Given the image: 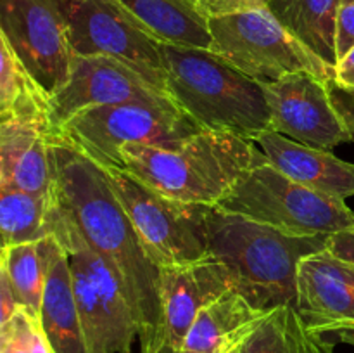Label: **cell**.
<instances>
[{"label":"cell","mask_w":354,"mask_h":353,"mask_svg":"<svg viewBox=\"0 0 354 353\" xmlns=\"http://www.w3.org/2000/svg\"><path fill=\"white\" fill-rule=\"evenodd\" d=\"M199 132L203 128L175 104L127 102L82 111L54 135L102 168L123 170L121 151L127 144H176Z\"/></svg>","instance_id":"obj_8"},{"label":"cell","mask_w":354,"mask_h":353,"mask_svg":"<svg viewBox=\"0 0 354 353\" xmlns=\"http://www.w3.org/2000/svg\"><path fill=\"white\" fill-rule=\"evenodd\" d=\"M52 196L0 189V234L3 246L38 242L48 234Z\"/></svg>","instance_id":"obj_24"},{"label":"cell","mask_w":354,"mask_h":353,"mask_svg":"<svg viewBox=\"0 0 354 353\" xmlns=\"http://www.w3.org/2000/svg\"><path fill=\"white\" fill-rule=\"evenodd\" d=\"M145 33L159 44L178 47H213L209 17L196 0H118Z\"/></svg>","instance_id":"obj_19"},{"label":"cell","mask_w":354,"mask_h":353,"mask_svg":"<svg viewBox=\"0 0 354 353\" xmlns=\"http://www.w3.org/2000/svg\"><path fill=\"white\" fill-rule=\"evenodd\" d=\"M218 208L290 235H330L354 228V211L346 201L308 189L268 158L249 168Z\"/></svg>","instance_id":"obj_6"},{"label":"cell","mask_w":354,"mask_h":353,"mask_svg":"<svg viewBox=\"0 0 354 353\" xmlns=\"http://www.w3.org/2000/svg\"><path fill=\"white\" fill-rule=\"evenodd\" d=\"M52 235L38 242L3 246L0 253V270L7 273L14 294L23 308L40 318L47 282Z\"/></svg>","instance_id":"obj_23"},{"label":"cell","mask_w":354,"mask_h":353,"mask_svg":"<svg viewBox=\"0 0 354 353\" xmlns=\"http://www.w3.org/2000/svg\"><path fill=\"white\" fill-rule=\"evenodd\" d=\"M308 353H334V346L325 341L324 336L308 331Z\"/></svg>","instance_id":"obj_33"},{"label":"cell","mask_w":354,"mask_h":353,"mask_svg":"<svg viewBox=\"0 0 354 353\" xmlns=\"http://www.w3.org/2000/svg\"><path fill=\"white\" fill-rule=\"evenodd\" d=\"M40 320L54 353H88L73 291L68 255L54 235Z\"/></svg>","instance_id":"obj_18"},{"label":"cell","mask_w":354,"mask_h":353,"mask_svg":"<svg viewBox=\"0 0 354 353\" xmlns=\"http://www.w3.org/2000/svg\"><path fill=\"white\" fill-rule=\"evenodd\" d=\"M52 158L55 203L113 270L137 318L142 353H161V269L114 196L106 170L57 135H52Z\"/></svg>","instance_id":"obj_1"},{"label":"cell","mask_w":354,"mask_h":353,"mask_svg":"<svg viewBox=\"0 0 354 353\" xmlns=\"http://www.w3.org/2000/svg\"><path fill=\"white\" fill-rule=\"evenodd\" d=\"M330 96L335 109L341 114L342 121L348 128L351 142H354V92L341 89L334 82H330Z\"/></svg>","instance_id":"obj_29"},{"label":"cell","mask_w":354,"mask_h":353,"mask_svg":"<svg viewBox=\"0 0 354 353\" xmlns=\"http://www.w3.org/2000/svg\"><path fill=\"white\" fill-rule=\"evenodd\" d=\"M75 55H111L166 92L159 42L118 0H54ZM168 93V92H166Z\"/></svg>","instance_id":"obj_10"},{"label":"cell","mask_w":354,"mask_h":353,"mask_svg":"<svg viewBox=\"0 0 354 353\" xmlns=\"http://www.w3.org/2000/svg\"><path fill=\"white\" fill-rule=\"evenodd\" d=\"M48 234L61 242L68 255L88 353H130L135 338H138L133 310L113 270L55 203L54 192L48 211Z\"/></svg>","instance_id":"obj_5"},{"label":"cell","mask_w":354,"mask_h":353,"mask_svg":"<svg viewBox=\"0 0 354 353\" xmlns=\"http://www.w3.org/2000/svg\"><path fill=\"white\" fill-rule=\"evenodd\" d=\"M211 51L259 83L306 71L334 82L335 66L315 54L268 7L209 17Z\"/></svg>","instance_id":"obj_7"},{"label":"cell","mask_w":354,"mask_h":353,"mask_svg":"<svg viewBox=\"0 0 354 353\" xmlns=\"http://www.w3.org/2000/svg\"><path fill=\"white\" fill-rule=\"evenodd\" d=\"M0 37L48 96L66 85L75 54L54 0H0Z\"/></svg>","instance_id":"obj_11"},{"label":"cell","mask_w":354,"mask_h":353,"mask_svg":"<svg viewBox=\"0 0 354 353\" xmlns=\"http://www.w3.org/2000/svg\"><path fill=\"white\" fill-rule=\"evenodd\" d=\"M266 158L254 141L203 130L176 144H127L123 170L183 204L218 206L249 168Z\"/></svg>","instance_id":"obj_3"},{"label":"cell","mask_w":354,"mask_h":353,"mask_svg":"<svg viewBox=\"0 0 354 353\" xmlns=\"http://www.w3.org/2000/svg\"><path fill=\"white\" fill-rule=\"evenodd\" d=\"M52 135L41 125L0 123V189L52 196L55 180Z\"/></svg>","instance_id":"obj_17"},{"label":"cell","mask_w":354,"mask_h":353,"mask_svg":"<svg viewBox=\"0 0 354 353\" xmlns=\"http://www.w3.org/2000/svg\"><path fill=\"white\" fill-rule=\"evenodd\" d=\"M327 249L334 253L335 256H339V258L346 260V262L354 265V228L328 235Z\"/></svg>","instance_id":"obj_30"},{"label":"cell","mask_w":354,"mask_h":353,"mask_svg":"<svg viewBox=\"0 0 354 353\" xmlns=\"http://www.w3.org/2000/svg\"><path fill=\"white\" fill-rule=\"evenodd\" d=\"M19 308H23L14 294L12 284L3 270H0V324L9 320Z\"/></svg>","instance_id":"obj_31"},{"label":"cell","mask_w":354,"mask_h":353,"mask_svg":"<svg viewBox=\"0 0 354 353\" xmlns=\"http://www.w3.org/2000/svg\"><path fill=\"white\" fill-rule=\"evenodd\" d=\"M335 336H337V339L341 343H348V345L354 346V327L337 331V332H335Z\"/></svg>","instance_id":"obj_35"},{"label":"cell","mask_w":354,"mask_h":353,"mask_svg":"<svg viewBox=\"0 0 354 353\" xmlns=\"http://www.w3.org/2000/svg\"><path fill=\"white\" fill-rule=\"evenodd\" d=\"M114 196L137 230L145 251L161 269L209 256L204 213L207 206L162 196L121 168H104Z\"/></svg>","instance_id":"obj_9"},{"label":"cell","mask_w":354,"mask_h":353,"mask_svg":"<svg viewBox=\"0 0 354 353\" xmlns=\"http://www.w3.org/2000/svg\"><path fill=\"white\" fill-rule=\"evenodd\" d=\"M272 0H196L199 9L207 17L227 16V14L242 12V10L261 9L268 7Z\"/></svg>","instance_id":"obj_28"},{"label":"cell","mask_w":354,"mask_h":353,"mask_svg":"<svg viewBox=\"0 0 354 353\" xmlns=\"http://www.w3.org/2000/svg\"><path fill=\"white\" fill-rule=\"evenodd\" d=\"M263 87L272 111L273 132L325 151L351 142L348 128L332 102L328 82L299 71L273 83H263Z\"/></svg>","instance_id":"obj_13"},{"label":"cell","mask_w":354,"mask_h":353,"mask_svg":"<svg viewBox=\"0 0 354 353\" xmlns=\"http://www.w3.org/2000/svg\"><path fill=\"white\" fill-rule=\"evenodd\" d=\"M256 144L275 168L308 189L339 201L354 196V163L332 151L310 147L273 130L259 135Z\"/></svg>","instance_id":"obj_16"},{"label":"cell","mask_w":354,"mask_h":353,"mask_svg":"<svg viewBox=\"0 0 354 353\" xmlns=\"http://www.w3.org/2000/svg\"><path fill=\"white\" fill-rule=\"evenodd\" d=\"M127 102L175 104L137 69L111 55H73L66 85L50 97L52 132L82 111Z\"/></svg>","instance_id":"obj_12"},{"label":"cell","mask_w":354,"mask_h":353,"mask_svg":"<svg viewBox=\"0 0 354 353\" xmlns=\"http://www.w3.org/2000/svg\"><path fill=\"white\" fill-rule=\"evenodd\" d=\"M207 253L223 263L239 291L261 311L296 308L297 265L327 248L328 235H290L218 206L204 213Z\"/></svg>","instance_id":"obj_2"},{"label":"cell","mask_w":354,"mask_h":353,"mask_svg":"<svg viewBox=\"0 0 354 353\" xmlns=\"http://www.w3.org/2000/svg\"><path fill=\"white\" fill-rule=\"evenodd\" d=\"M3 121L41 125L52 132L50 96L0 37V123Z\"/></svg>","instance_id":"obj_21"},{"label":"cell","mask_w":354,"mask_h":353,"mask_svg":"<svg viewBox=\"0 0 354 353\" xmlns=\"http://www.w3.org/2000/svg\"><path fill=\"white\" fill-rule=\"evenodd\" d=\"M268 311L252 307L239 291H227L199 311L183 348L197 353H214L235 336L254 327Z\"/></svg>","instance_id":"obj_20"},{"label":"cell","mask_w":354,"mask_h":353,"mask_svg":"<svg viewBox=\"0 0 354 353\" xmlns=\"http://www.w3.org/2000/svg\"><path fill=\"white\" fill-rule=\"evenodd\" d=\"M354 48V2H342L335 23V57L337 62Z\"/></svg>","instance_id":"obj_27"},{"label":"cell","mask_w":354,"mask_h":353,"mask_svg":"<svg viewBox=\"0 0 354 353\" xmlns=\"http://www.w3.org/2000/svg\"><path fill=\"white\" fill-rule=\"evenodd\" d=\"M334 83L341 89L354 92V48L335 64Z\"/></svg>","instance_id":"obj_32"},{"label":"cell","mask_w":354,"mask_h":353,"mask_svg":"<svg viewBox=\"0 0 354 353\" xmlns=\"http://www.w3.org/2000/svg\"><path fill=\"white\" fill-rule=\"evenodd\" d=\"M230 289V272L213 256L187 265L161 266V353L182 352L199 311Z\"/></svg>","instance_id":"obj_15"},{"label":"cell","mask_w":354,"mask_h":353,"mask_svg":"<svg viewBox=\"0 0 354 353\" xmlns=\"http://www.w3.org/2000/svg\"><path fill=\"white\" fill-rule=\"evenodd\" d=\"M296 311L313 334L354 327V265L327 248L297 265Z\"/></svg>","instance_id":"obj_14"},{"label":"cell","mask_w":354,"mask_h":353,"mask_svg":"<svg viewBox=\"0 0 354 353\" xmlns=\"http://www.w3.org/2000/svg\"><path fill=\"white\" fill-rule=\"evenodd\" d=\"M342 0H272L268 9L328 64L335 57V23Z\"/></svg>","instance_id":"obj_22"},{"label":"cell","mask_w":354,"mask_h":353,"mask_svg":"<svg viewBox=\"0 0 354 353\" xmlns=\"http://www.w3.org/2000/svg\"><path fill=\"white\" fill-rule=\"evenodd\" d=\"M342 2H354V0H342Z\"/></svg>","instance_id":"obj_36"},{"label":"cell","mask_w":354,"mask_h":353,"mask_svg":"<svg viewBox=\"0 0 354 353\" xmlns=\"http://www.w3.org/2000/svg\"><path fill=\"white\" fill-rule=\"evenodd\" d=\"M242 353H308V329L290 305L270 310L242 339Z\"/></svg>","instance_id":"obj_25"},{"label":"cell","mask_w":354,"mask_h":353,"mask_svg":"<svg viewBox=\"0 0 354 353\" xmlns=\"http://www.w3.org/2000/svg\"><path fill=\"white\" fill-rule=\"evenodd\" d=\"M252 329H254V327H251V329H249V331L242 332V334L235 336L234 339H230V341H227V343H225V345H221L220 350H218V353H242V350H241L242 339H244L245 336H248L249 332L252 331Z\"/></svg>","instance_id":"obj_34"},{"label":"cell","mask_w":354,"mask_h":353,"mask_svg":"<svg viewBox=\"0 0 354 353\" xmlns=\"http://www.w3.org/2000/svg\"><path fill=\"white\" fill-rule=\"evenodd\" d=\"M0 353H54L41 320L26 308H19L0 324Z\"/></svg>","instance_id":"obj_26"},{"label":"cell","mask_w":354,"mask_h":353,"mask_svg":"<svg viewBox=\"0 0 354 353\" xmlns=\"http://www.w3.org/2000/svg\"><path fill=\"white\" fill-rule=\"evenodd\" d=\"M166 92L203 130L228 132L258 141L272 130L263 83L207 48L161 44Z\"/></svg>","instance_id":"obj_4"}]
</instances>
